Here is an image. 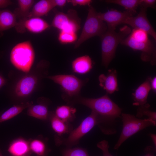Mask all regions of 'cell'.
Segmentation results:
<instances>
[{"instance_id": "obj_1", "label": "cell", "mask_w": 156, "mask_h": 156, "mask_svg": "<svg viewBox=\"0 0 156 156\" xmlns=\"http://www.w3.org/2000/svg\"><path fill=\"white\" fill-rule=\"evenodd\" d=\"M66 102L70 104H81L90 108L101 117L104 125L113 123L121 114V109L107 94L97 98L84 97L79 95Z\"/></svg>"}, {"instance_id": "obj_2", "label": "cell", "mask_w": 156, "mask_h": 156, "mask_svg": "<svg viewBox=\"0 0 156 156\" xmlns=\"http://www.w3.org/2000/svg\"><path fill=\"white\" fill-rule=\"evenodd\" d=\"M131 28L125 25L117 32L115 30L107 28L101 37L102 64L107 68L114 57L118 44L128 36L131 31Z\"/></svg>"}, {"instance_id": "obj_3", "label": "cell", "mask_w": 156, "mask_h": 156, "mask_svg": "<svg viewBox=\"0 0 156 156\" xmlns=\"http://www.w3.org/2000/svg\"><path fill=\"white\" fill-rule=\"evenodd\" d=\"M103 125V120L101 117L96 112L92 111L90 114L82 121L78 127L72 130L67 138H57V144L64 145L70 148L77 144L80 139L96 125H98L101 129Z\"/></svg>"}, {"instance_id": "obj_4", "label": "cell", "mask_w": 156, "mask_h": 156, "mask_svg": "<svg viewBox=\"0 0 156 156\" xmlns=\"http://www.w3.org/2000/svg\"><path fill=\"white\" fill-rule=\"evenodd\" d=\"M35 54L31 42L26 41L18 43L12 49L10 56L12 64L25 73L30 70L34 62Z\"/></svg>"}, {"instance_id": "obj_5", "label": "cell", "mask_w": 156, "mask_h": 156, "mask_svg": "<svg viewBox=\"0 0 156 156\" xmlns=\"http://www.w3.org/2000/svg\"><path fill=\"white\" fill-rule=\"evenodd\" d=\"M107 29V25L99 17L98 12L90 5L81 32L76 42L74 48H78L83 42L92 37H101Z\"/></svg>"}, {"instance_id": "obj_6", "label": "cell", "mask_w": 156, "mask_h": 156, "mask_svg": "<svg viewBox=\"0 0 156 156\" xmlns=\"http://www.w3.org/2000/svg\"><path fill=\"white\" fill-rule=\"evenodd\" d=\"M122 129L120 137L114 146V149H118L127 139L138 132L151 126H155L156 123L148 119H141L129 114H121Z\"/></svg>"}, {"instance_id": "obj_7", "label": "cell", "mask_w": 156, "mask_h": 156, "mask_svg": "<svg viewBox=\"0 0 156 156\" xmlns=\"http://www.w3.org/2000/svg\"><path fill=\"white\" fill-rule=\"evenodd\" d=\"M60 86L65 101L80 95L81 90L88 82V78L80 79L73 75L61 74L46 77Z\"/></svg>"}, {"instance_id": "obj_8", "label": "cell", "mask_w": 156, "mask_h": 156, "mask_svg": "<svg viewBox=\"0 0 156 156\" xmlns=\"http://www.w3.org/2000/svg\"><path fill=\"white\" fill-rule=\"evenodd\" d=\"M80 20L76 11L70 9L66 13L57 12L52 22V26L60 31L76 33L80 28Z\"/></svg>"}, {"instance_id": "obj_9", "label": "cell", "mask_w": 156, "mask_h": 156, "mask_svg": "<svg viewBox=\"0 0 156 156\" xmlns=\"http://www.w3.org/2000/svg\"><path fill=\"white\" fill-rule=\"evenodd\" d=\"M122 45L128 47L134 51L141 52V59L143 61L149 62L153 65L156 62V49L155 45L149 40L146 42L137 41L129 35L120 43Z\"/></svg>"}, {"instance_id": "obj_10", "label": "cell", "mask_w": 156, "mask_h": 156, "mask_svg": "<svg viewBox=\"0 0 156 156\" xmlns=\"http://www.w3.org/2000/svg\"><path fill=\"white\" fill-rule=\"evenodd\" d=\"M146 11L147 9L141 7L140 12L136 16L128 17L124 24H128L134 29L146 31L156 40V33L147 18Z\"/></svg>"}, {"instance_id": "obj_11", "label": "cell", "mask_w": 156, "mask_h": 156, "mask_svg": "<svg viewBox=\"0 0 156 156\" xmlns=\"http://www.w3.org/2000/svg\"><path fill=\"white\" fill-rule=\"evenodd\" d=\"M98 14L101 20L106 22L107 28L115 30L118 25L124 24L128 17L134 14L128 11L122 12L112 9L105 12H98Z\"/></svg>"}, {"instance_id": "obj_12", "label": "cell", "mask_w": 156, "mask_h": 156, "mask_svg": "<svg viewBox=\"0 0 156 156\" xmlns=\"http://www.w3.org/2000/svg\"><path fill=\"white\" fill-rule=\"evenodd\" d=\"M38 82L37 77L32 75L25 76L17 83L15 89L16 95L24 97L29 95L34 90Z\"/></svg>"}, {"instance_id": "obj_13", "label": "cell", "mask_w": 156, "mask_h": 156, "mask_svg": "<svg viewBox=\"0 0 156 156\" xmlns=\"http://www.w3.org/2000/svg\"><path fill=\"white\" fill-rule=\"evenodd\" d=\"M99 80L100 86L108 94H112L118 90L117 73L115 70H109L106 75H100Z\"/></svg>"}, {"instance_id": "obj_14", "label": "cell", "mask_w": 156, "mask_h": 156, "mask_svg": "<svg viewBox=\"0 0 156 156\" xmlns=\"http://www.w3.org/2000/svg\"><path fill=\"white\" fill-rule=\"evenodd\" d=\"M93 67V62L91 58L85 55L78 57L71 63L73 72L75 73L83 75L89 73Z\"/></svg>"}, {"instance_id": "obj_15", "label": "cell", "mask_w": 156, "mask_h": 156, "mask_svg": "<svg viewBox=\"0 0 156 156\" xmlns=\"http://www.w3.org/2000/svg\"><path fill=\"white\" fill-rule=\"evenodd\" d=\"M21 24L29 31L35 34L42 33L49 29L50 27L46 21L39 17L29 18Z\"/></svg>"}, {"instance_id": "obj_16", "label": "cell", "mask_w": 156, "mask_h": 156, "mask_svg": "<svg viewBox=\"0 0 156 156\" xmlns=\"http://www.w3.org/2000/svg\"><path fill=\"white\" fill-rule=\"evenodd\" d=\"M8 151L13 156H26L29 155L31 151L29 142L22 138L13 141L10 144Z\"/></svg>"}, {"instance_id": "obj_17", "label": "cell", "mask_w": 156, "mask_h": 156, "mask_svg": "<svg viewBox=\"0 0 156 156\" xmlns=\"http://www.w3.org/2000/svg\"><path fill=\"white\" fill-rule=\"evenodd\" d=\"M151 89L149 78L142 83L132 94L134 105L140 106L147 103V100L150 91Z\"/></svg>"}, {"instance_id": "obj_18", "label": "cell", "mask_w": 156, "mask_h": 156, "mask_svg": "<svg viewBox=\"0 0 156 156\" xmlns=\"http://www.w3.org/2000/svg\"><path fill=\"white\" fill-rule=\"evenodd\" d=\"M49 119L50 120L52 129L59 136L69 133L73 130L70 122L60 119L55 116L54 112L50 113Z\"/></svg>"}, {"instance_id": "obj_19", "label": "cell", "mask_w": 156, "mask_h": 156, "mask_svg": "<svg viewBox=\"0 0 156 156\" xmlns=\"http://www.w3.org/2000/svg\"><path fill=\"white\" fill-rule=\"evenodd\" d=\"M55 6L53 0H41L36 3L27 17H40L47 14Z\"/></svg>"}, {"instance_id": "obj_20", "label": "cell", "mask_w": 156, "mask_h": 156, "mask_svg": "<svg viewBox=\"0 0 156 156\" xmlns=\"http://www.w3.org/2000/svg\"><path fill=\"white\" fill-rule=\"evenodd\" d=\"M18 23L15 13L8 10L0 11V37L3 32L17 26Z\"/></svg>"}, {"instance_id": "obj_21", "label": "cell", "mask_w": 156, "mask_h": 156, "mask_svg": "<svg viewBox=\"0 0 156 156\" xmlns=\"http://www.w3.org/2000/svg\"><path fill=\"white\" fill-rule=\"evenodd\" d=\"M76 109L71 106L62 105L58 106L54 114L55 116L61 120L70 122L75 118Z\"/></svg>"}, {"instance_id": "obj_22", "label": "cell", "mask_w": 156, "mask_h": 156, "mask_svg": "<svg viewBox=\"0 0 156 156\" xmlns=\"http://www.w3.org/2000/svg\"><path fill=\"white\" fill-rule=\"evenodd\" d=\"M28 115L42 120L49 119L50 113L47 107L43 104H38L30 106L28 107Z\"/></svg>"}, {"instance_id": "obj_23", "label": "cell", "mask_w": 156, "mask_h": 156, "mask_svg": "<svg viewBox=\"0 0 156 156\" xmlns=\"http://www.w3.org/2000/svg\"><path fill=\"white\" fill-rule=\"evenodd\" d=\"M33 104L28 102L20 105H15L2 113L0 116V123L8 120L21 113L24 109Z\"/></svg>"}, {"instance_id": "obj_24", "label": "cell", "mask_w": 156, "mask_h": 156, "mask_svg": "<svg viewBox=\"0 0 156 156\" xmlns=\"http://www.w3.org/2000/svg\"><path fill=\"white\" fill-rule=\"evenodd\" d=\"M29 146L31 151L35 153L37 156H47L50 151L45 142L40 139L31 140L29 142Z\"/></svg>"}, {"instance_id": "obj_25", "label": "cell", "mask_w": 156, "mask_h": 156, "mask_svg": "<svg viewBox=\"0 0 156 156\" xmlns=\"http://www.w3.org/2000/svg\"><path fill=\"white\" fill-rule=\"evenodd\" d=\"M141 0H107L105 2L110 3H114L123 7L126 10L134 14L137 12L136 10L140 6Z\"/></svg>"}, {"instance_id": "obj_26", "label": "cell", "mask_w": 156, "mask_h": 156, "mask_svg": "<svg viewBox=\"0 0 156 156\" xmlns=\"http://www.w3.org/2000/svg\"><path fill=\"white\" fill-rule=\"evenodd\" d=\"M150 105L148 103L139 106L137 110L136 116L140 118L143 116L148 117V119L156 123V113L155 112L151 111L149 109Z\"/></svg>"}, {"instance_id": "obj_27", "label": "cell", "mask_w": 156, "mask_h": 156, "mask_svg": "<svg viewBox=\"0 0 156 156\" xmlns=\"http://www.w3.org/2000/svg\"><path fill=\"white\" fill-rule=\"evenodd\" d=\"M33 0H18L17 1L18 10L21 14L25 17H27L29 11L34 4Z\"/></svg>"}, {"instance_id": "obj_28", "label": "cell", "mask_w": 156, "mask_h": 156, "mask_svg": "<svg viewBox=\"0 0 156 156\" xmlns=\"http://www.w3.org/2000/svg\"><path fill=\"white\" fill-rule=\"evenodd\" d=\"M77 37L76 33L60 31L58 36V40L62 44L71 43L75 42Z\"/></svg>"}, {"instance_id": "obj_29", "label": "cell", "mask_w": 156, "mask_h": 156, "mask_svg": "<svg viewBox=\"0 0 156 156\" xmlns=\"http://www.w3.org/2000/svg\"><path fill=\"white\" fill-rule=\"evenodd\" d=\"M63 156H89L86 150L80 147L68 148L62 152Z\"/></svg>"}, {"instance_id": "obj_30", "label": "cell", "mask_w": 156, "mask_h": 156, "mask_svg": "<svg viewBox=\"0 0 156 156\" xmlns=\"http://www.w3.org/2000/svg\"><path fill=\"white\" fill-rule=\"evenodd\" d=\"M148 34L146 32L143 30L133 29L129 35L135 40L146 42L150 40Z\"/></svg>"}, {"instance_id": "obj_31", "label": "cell", "mask_w": 156, "mask_h": 156, "mask_svg": "<svg viewBox=\"0 0 156 156\" xmlns=\"http://www.w3.org/2000/svg\"><path fill=\"white\" fill-rule=\"evenodd\" d=\"M97 146L101 150L103 156H113L109 151V146L107 141L105 140L101 141L97 144Z\"/></svg>"}, {"instance_id": "obj_32", "label": "cell", "mask_w": 156, "mask_h": 156, "mask_svg": "<svg viewBox=\"0 0 156 156\" xmlns=\"http://www.w3.org/2000/svg\"><path fill=\"white\" fill-rule=\"evenodd\" d=\"M92 2L91 0H68L67 2L71 3L74 6L79 5L80 6H90Z\"/></svg>"}, {"instance_id": "obj_33", "label": "cell", "mask_w": 156, "mask_h": 156, "mask_svg": "<svg viewBox=\"0 0 156 156\" xmlns=\"http://www.w3.org/2000/svg\"><path fill=\"white\" fill-rule=\"evenodd\" d=\"M156 2L155 0H141L140 6L146 9L148 7L155 8Z\"/></svg>"}, {"instance_id": "obj_34", "label": "cell", "mask_w": 156, "mask_h": 156, "mask_svg": "<svg viewBox=\"0 0 156 156\" xmlns=\"http://www.w3.org/2000/svg\"><path fill=\"white\" fill-rule=\"evenodd\" d=\"M146 153L144 156H155L154 153L155 149L151 146H149L146 147L144 150Z\"/></svg>"}, {"instance_id": "obj_35", "label": "cell", "mask_w": 156, "mask_h": 156, "mask_svg": "<svg viewBox=\"0 0 156 156\" xmlns=\"http://www.w3.org/2000/svg\"><path fill=\"white\" fill-rule=\"evenodd\" d=\"M12 4L11 1L9 0H0V9L6 8Z\"/></svg>"}, {"instance_id": "obj_36", "label": "cell", "mask_w": 156, "mask_h": 156, "mask_svg": "<svg viewBox=\"0 0 156 156\" xmlns=\"http://www.w3.org/2000/svg\"><path fill=\"white\" fill-rule=\"evenodd\" d=\"M150 83L151 89L155 92L156 90V77H154L153 78H149Z\"/></svg>"}, {"instance_id": "obj_37", "label": "cell", "mask_w": 156, "mask_h": 156, "mask_svg": "<svg viewBox=\"0 0 156 156\" xmlns=\"http://www.w3.org/2000/svg\"><path fill=\"white\" fill-rule=\"evenodd\" d=\"M53 1L55 6L60 7H64L67 2L66 0H53Z\"/></svg>"}, {"instance_id": "obj_38", "label": "cell", "mask_w": 156, "mask_h": 156, "mask_svg": "<svg viewBox=\"0 0 156 156\" xmlns=\"http://www.w3.org/2000/svg\"><path fill=\"white\" fill-rule=\"evenodd\" d=\"M6 82V79L0 74V89L5 85Z\"/></svg>"}, {"instance_id": "obj_39", "label": "cell", "mask_w": 156, "mask_h": 156, "mask_svg": "<svg viewBox=\"0 0 156 156\" xmlns=\"http://www.w3.org/2000/svg\"><path fill=\"white\" fill-rule=\"evenodd\" d=\"M150 137L152 140V141L154 143V144L155 146V148L156 147V134L153 133H151L150 134Z\"/></svg>"}, {"instance_id": "obj_40", "label": "cell", "mask_w": 156, "mask_h": 156, "mask_svg": "<svg viewBox=\"0 0 156 156\" xmlns=\"http://www.w3.org/2000/svg\"><path fill=\"white\" fill-rule=\"evenodd\" d=\"M0 156H3L0 150Z\"/></svg>"}, {"instance_id": "obj_41", "label": "cell", "mask_w": 156, "mask_h": 156, "mask_svg": "<svg viewBox=\"0 0 156 156\" xmlns=\"http://www.w3.org/2000/svg\"><path fill=\"white\" fill-rule=\"evenodd\" d=\"M3 111H2L0 112V116L1 115V114L3 113Z\"/></svg>"}, {"instance_id": "obj_42", "label": "cell", "mask_w": 156, "mask_h": 156, "mask_svg": "<svg viewBox=\"0 0 156 156\" xmlns=\"http://www.w3.org/2000/svg\"><path fill=\"white\" fill-rule=\"evenodd\" d=\"M26 156H30V155H28Z\"/></svg>"}, {"instance_id": "obj_43", "label": "cell", "mask_w": 156, "mask_h": 156, "mask_svg": "<svg viewBox=\"0 0 156 156\" xmlns=\"http://www.w3.org/2000/svg\"><path fill=\"white\" fill-rule=\"evenodd\" d=\"M1 54L0 53V56H1Z\"/></svg>"}]
</instances>
